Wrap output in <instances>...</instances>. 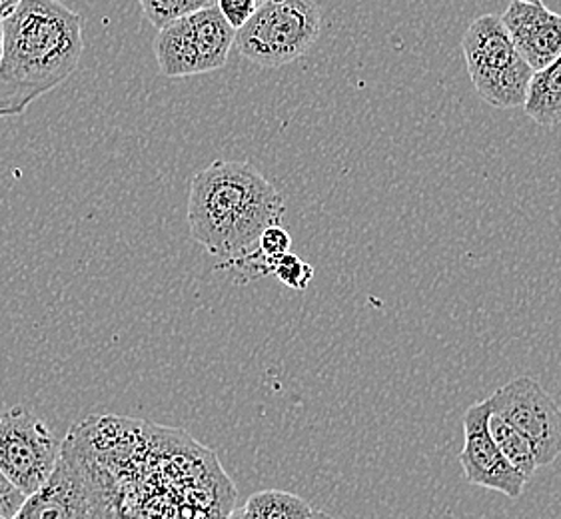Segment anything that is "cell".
<instances>
[{"mask_svg":"<svg viewBox=\"0 0 561 519\" xmlns=\"http://www.w3.org/2000/svg\"><path fill=\"white\" fill-rule=\"evenodd\" d=\"M188 227L196 244L228 264H244L262 232L280 224L286 204L278 188L250 162L214 160L198 170L188 193Z\"/></svg>","mask_w":561,"mask_h":519,"instance_id":"obj_1","label":"cell"},{"mask_svg":"<svg viewBox=\"0 0 561 519\" xmlns=\"http://www.w3.org/2000/svg\"><path fill=\"white\" fill-rule=\"evenodd\" d=\"M2 28L0 118H11L79 68L84 38L79 12L60 0H23Z\"/></svg>","mask_w":561,"mask_h":519,"instance_id":"obj_2","label":"cell"},{"mask_svg":"<svg viewBox=\"0 0 561 519\" xmlns=\"http://www.w3.org/2000/svg\"><path fill=\"white\" fill-rule=\"evenodd\" d=\"M466 68L483 102L510 111L524 106L534 70L519 55L504 23L495 14L478 16L461 38Z\"/></svg>","mask_w":561,"mask_h":519,"instance_id":"obj_3","label":"cell"},{"mask_svg":"<svg viewBox=\"0 0 561 519\" xmlns=\"http://www.w3.org/2000/svg\"><path fill=\"white\" fill-rule=\"evenodd\" d=\"M12 519H106V494L101 475L90 463L79 428L60 443L57 468L43 486L24 497Z\"/></svg>","mask_w":561,"mask_h":519,"instance_id":"obj_4","label":"cell"},{"mask_svg":"<svg viewBox=\"0 0 561 519\" xmlns=\"http://www.w3.org/2000/svg\"><path fill=\"white\" fill-rule=\"evenodd\" d=\"M322 31L314 0H262L234 34L242 57L264 68H280L304 57Z\"/></svg>","mask_w":561,"mask_h":519,"instance_id":"obj_5","label":"cell"},{"mask_svg":"<svg viewBox=\"0 0 561 519\" xmlns=\"http://www.w3.org/2000/svg\"><path fill=\"white\" fill-rule=\"evenodd\" d=\"M237 31L216 7L191 12L158 28L154 57L169 79H188L214 72L226 65L234 48Z\"/></svg>","mask_w":561,"mask_h":519,"instance_id":"obj_6","label":"cell"},{"mask_svg":"<svg viewBox=\"0 0 561 519\" xmlns=\"http://www.w3.org/2000/svg\"><path fill=\"white\" fill-rule=\"evenodd\" d=\"M60 441L33 410H0V472L31 496L57 468Z\"/></svg>","mask_w":561,"mask_h":519,"instance_id":"obj_7","label":"cell"},{"mask_svg":"<svg viewBox=\"0 0 561 519\" xmlns=\"http://www.w3.org/2000/svg\"><path fill=\"white\" fill-rule=\"evenodd\" d=\"M492 412L516 428L531 446L538 468L561 455V406L528 376L512 380L490 395Z\"/></svg>","mask_w":561,"mask_h":519,"instance_id":"obj_8","label":"cell"},{"mask_svg":"<svg viewBox=\"0 0 561 519\" xmlns=\"http://www.w3.org/2000/svg\"><path fill=\"white\" fill-rule=\"evenodd\" d=\"M490 414H492L490 397L476 402L466 410L461 419L463 448L458 455V462L468 484L500 492L504 496L517 499L524 494L528 480L505 460L504 453L500 452V448L492 440L488 429Z\"/></svg>","mask_w":561,"mask_h":519,"instance_id":"obj_9","label":"cell"},{"mask_svg":"<svg viewBox=\"0 0 561 519\" xmlns=\"http://www.w3.org/2000/svg\"><path fill=\"white\" fill-rule=\"evenodd\" d=\"M519 55L536 72L561 55V14L541 4L512 0L500 16Z\"/></svg>","mask_w":561,"mask_h":519,"instance_id":"obj_10","label":"cell"},{"mask_svg":"<svg viewBox=\"0 0 561 519\" xmlns=\"http://www.w3.org/2000/svg\"><path fill=\"white\" fill-rule=\"evenodd\" d=\"M524 111L536 125H561V55L531 74Z\"/></svg>","mask_w":561,"mask_h":519,"instance_id":"obj_11","label":"cell"},{"mask_svg":"<svg viewBox=\"0 0 561 519\" xmlns=\"http://www.w3.org/2000/svg\"><path fill=\"white\" fill-rule=\"evenodd\" d=\"M242 509L248 519H306L314 511L306 499L282 489L259 492Z\"/></svg>","mask_w":561,"mask_h":519,"instance_id":"obj_12","label":"cell"},{"mask_svg":"<svg viewBox=\"0 0 561 519\" xmlns=\"http://www.w3.org/2000/svg\"><path fill=\"white\" fill-rule=\"evenodd\" d=\"M488 429H490V436L495 441V446L500 448V452L504 453L505 460L512 463L517 472L529 482L531 475L538 472V463H536V455L531 452L528 440L494 412L488 418Z\"/></svg>","mask_w":561,"mask_h":519,"instance_id":"obj_13","label":"cell"},{"mask_svg":"<svg viewBox=\"0 0 561 519\" xmlns=\"http://www.w3.org/2000/svg\"><path fill=\"white\" fill-rule=\"evenodd\" d=\"M214 2L216 0H138L148 23L152 24L154 28H162L191 12L214 7Z\"/></svg>","mask_w":561,"mask_h":519,"instance_id":"obj_14","label":"cell"},{"mask_svg":"<svg viewBox=\"0 0 561 519\" xmlns=\"http://www.w3.org/2000/svg\"><path fill=\"white\" fill-rule=\"evenodd\" d=\"M270 274L276 276L284 286H288L293 290H306L308 284L312 282V278H314V268L308 262H304L300 256L288 252L272 262Z\"/></svg>","mask_w":561,"mask_h":519,"instance_id":"obj_15","label":"cell"},{"mask_svg":"<svg viewBox=\"0 0 561 519\" xmlns=\"http://www.w3.org/2000/svg\"><path fill=\"white\" fill-rule=\"evenodd\" d=\"M259 0H216L214 7L225 16L226 23L238 31L254 14Z\"/></svg>","mask_w":561,"mask_h":519,"instance_id":"obj_16","label":"cell"},{"mask_svg":"<svg viewBox=\"0 0 561 519\" xmlns=\"http://www.w3.org/2000/svg\"><path fill=\"white\" fill-rule=\"evenodd\" d=\"M24 494L0 472V519H12L23 506Z\"/></svg>","mask_w":561,"mask_h":519,"instance_id":"obj_17","label":"cell"},{"mask_svg":"<svg viewBox=\"0 0 561 519\" xmlns=\"http://www.w3.org/2000/svg\"><path fill=\"white\" fill-rule=\"evenodd\" d=\"M23 4V0H0V23H4L14 11Z\"/></svg>","mask_w":561,"mask_h":519,"instance_id":"obj_18","label":"cell"},{"mask_svg":"<svg viewBox=\"0 0 561 519\" xmlns=\"http://www.w3.org/2000/svg\"><path fill=\"white\" fill-rule=\"evenodd\" d=\"M226 519H248L247 514H244V509H232L230 514H228V518Z\"/></svg>","mask_w":561,"mask_h":519,"instance_id":"obj_19","label":"cell"},{"mask_svg":"<svg viewBox=\"0 0 561 519\" xmlns=\"http://www.w3.org/2000/svg\"><path fill=\"white\" fill-rule=\"evenodd\" d=\"M306 519H334L332 516H328L325 511H312Z\"/></svg>","mask_w":561,"mask_h":519,"instance_id":"obj_20","label":"cell"},{"mask_svg":"<svg viewBox=\"0 0 561 519\" xmlns=\"http://www.w3.org/2000/svg\"><path fill=\"white\" fill-rule=\"evenodd\" d=\"M2 46H4V28H2V23H0V58H2Z\"/></svg>","mask_w":561,"mask_h":519,"instance_id":"obj_21","label":"cell"},{"mask_svg":"<svg viewBox=\"0 0 561 519\" xmlns=\"http://www.w3.org/2000/svg\"><path fill=\"white\" fill-rule=\"evenodd\" d=\"M519 2H529V4H541V0H519Z\"/></svg>","mask_w":561,"mask_h":519,"instance_id":"obj_22","label":"cell"},{"mask_svg":"<svg viewBox=\"0 0 561 519\" xmlns=\"http://www.w3.org/2000/svg\"><path fill=\"white\" fill-rule=\"evenodd\" d=\"M259 2H262V0H259Z\"/></svg>","mask_w":561,"mask_h":519,"instance_id":"obj_23","label":"cell"}]
</instances>
